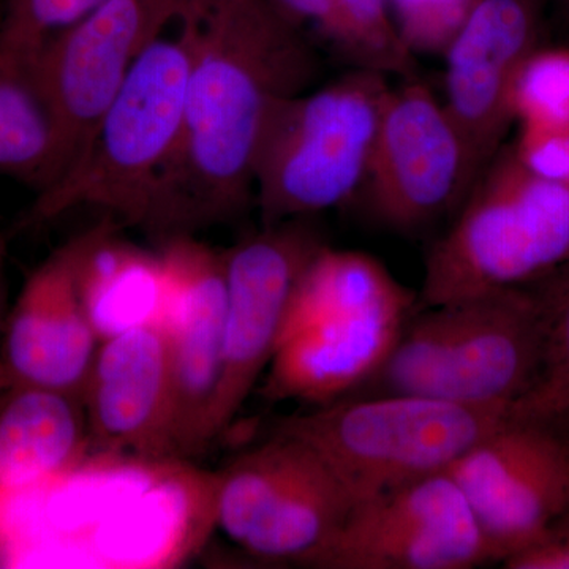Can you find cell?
<instances>
[{
    "label": "cell",
    "mask_w": 569,
    "mask_h": 569,
    "mask_svg": "<svg viewBox=\"0 0 569 569\" xmlns=\"http://www.w3.org/2000/svg\"><path fill=\"white\" fill-rule=\"evenodd\" d=\"M6 263H7V242L0 244V331L6 323V302H7V283H6Z\"/></svg>",
    "instance_id": "83f0119b"
},
{
    "label": "cell",
    "mask_w": 569,
    "mask_h": 569,
    "mask_svg": "<svg viewBox=\"0 0 569 569\" xmlns=\"http://www.w3.org/2000/svg\"><path fill=\"white\" fill-rule=\"evenodd\" d=\"M3 395H6V391H2V389H0V402H2Z\"/></svg>",
    "instance_id": "f546056e"
},
{
    "label": "cell",
    "mask_w": 569,
    "mask_h": 569,
    "mask_svg": "<svg viewBox=\"0 0 569 569\" xmlns=\"http://www.w3.org/2000/svg\"><path fill=\"white\" fill-rule=\"evenodd\" d=\"M511 151L530 173L569 186V129L519 132Z\"/></svg>",
    "instance_id": "484cf974"
},
{
    "label": "cell",
    "mask_w": 569,
    "mask_h": 569,
    "mask_svg": "<svg viewBox=\"0 0 569 569\" xmlns=\"http://www.w3.org/2000/svg\"><path fill=\"white\" fill-rule=\"evenodd\" d=\"M108 0H9L0 21V56L26 61L56 33Z\"/></svg>",
    "instance_id": "cb8c5ba5"
},
{
    "label": "cell",
    "mask_w": 569,
    "mask_h": 569,
    "mask_svg": "<svg viewBox=\"0 0 569 569\" xmlns=\"http://www.w3.org/2000/svg\"><path fill=\"white\" fill-rule=\"evenodd\" d=\"M556 422H559L561 430H563L565 437H567L568 448H569V417L559 419V421H556ZM568 511H569V509H568Z\"/></svg>",
    "instance_id": "f1b7e54d"
},
{
    "label": "cell",
    "mask_w": 569,
    "mask_h": 569,
    "mask_svg": "<svg viewBox=\"0 0 569 569\" xmlns=\"http://www.w3.org/2000/svg\"><path fill=\"white\" fill-rule=\"evenodd\" d=\"M190 11L178 32H164L146 48L84 151L37 193L22 227L52 222L86 206L148 230L160 178L181 137L193 50Z\"/></svg>",
    "instance_id": "277c9868"
},
{
    "label": "cell",
    "mask_w": 569,
    "mask_h": 569,
    "mask_svg": "<svg viewBox=\"0 0 569 569\" xmlns=\"http://www.w3.org/2000/svg\"><path fill=\"white\" fill-rule=\"evenodd\" d=\"M511 112L519 132L569 129V48L527 56L512 82Z\"/></svg>",
    "instance_id": "603a6c76"
},
{
    "label": "cell",
    "mask_w": 569,
    "mask_h": 569,
    "mask_svg": "<svg viewBox=\"0 0 569 569\" xmlns=\"http://www.w3.org/2000/svg\"><path fill=\"white\" fill-rule=\"evenodd\" d=\"M508 569H569V511L526 548L503 561Z\"/></svg>",
    "instance_id": "4316f807"
},
{
    "label": "cell",
    "mask_w": 569,
    "mask_h": 569,
    "mask_svg": "<svg viewBox=\"0 0 569 569\" xmlns=\"http://www.w3.org/2000/svg\"><path fill=\"white\" fill-rule=\"evenodd\" d=\"M569 264V186L501 148L427 252L418 307L529 287Z\"/></svg>",
    "instance_id": "5b68a950"
},
{
    "label": "cell",
    "mask_w": 569,
    "mask_h": 569,
    "mask_svg": "<svg viewBox=\"0 0 569 569\" xmlns=\"http://www.w3.org/2000/svg\"><path fill=\"white\" fill-rule=\"evenodd\" d=\"M89 455L80 397L10 389L0 402V533L18 498L70 473Z\"/></svg>",
    "instance_id": "ac0fdd59"
},
{
    "label": "cell",
    "mask_w": 569,
    "mask_h": 569,
    "mask_svg": "<svg viewBox=\"0 0 569 569\" xmlns=\"http://www.w3.org/2000/svg\"><path fill=\"white\" fill-rule=\"evenodd\" d=\"M355 500L305 441L274 432L213 482L220 530L263 563L306 567L342 526Z\"/></svg>",
    "instance_id": "ba28073f"
},
{
    "label": "cell",
    "mask_w": 569,
    "mask_h": 569,
    "mask_svg": "<svg viewBox=\"0 0 569 569\" xmlns=\"http://www.w3.org/2000/svg\"><path fill=\"white\" fill-rule=\"evenodd\" d=\"M181 137L163 170L148 231L160 242L227 222L253 203V170L269 118L309 91L320 63L271 0H201Z\"/></svg>",
    "instance_id": "6da1fadb"
},
{
    "label": "cell",
    "mask_w": 569,
    "mask_h": 569,
    "mask_svg": "<svg viewBox=\"0 0 569 569\" xmlns=\"http://www.w3.org/2000/svg\"><path fill=\"white\" fill-rule=\"evenodd\" d=\"M163 296L157 323L170 356L178 458L206 448V425L222 370L227 276L224 252L193 234L162 242Z\"/></svg>",
    "instance_id": "5bb4252c"
},
{
    "label": "cell",
    "mask_w": 569,
    "mask_h": 569,
    "mask_svg": "<svg viewBox=\"0 0 569 569\" xmlns=\"http://www.w3.org/2000/svg\"><path fill=\"white\" fill-rule=\"evenodd\" d=\"M535 36L530 0H478L445 48L443 104L462 140L470 192L515 122L512 82L535 50Z\"/></svg>",
    "instance_id": "9a60e30c"
},
{
    "label": "cell",
    "mask_w": 569,
    "mask_h": 569,
    "mask_svg": "<svg viewBox=\"0 0 569 569\" xmlns=\"http://www.w3.org/2000/svg\"><path fill=\"white\" fill-rule=\"evenodd\" d=\"M511 408L415 396L342 397L277 421L274 432L309 445L356 501L443 473Z\"/></svg>",
    "instance_id": "52a82bcc"
},
{
    "label": "cell",
    "mask_w": 569,
    "mask_h": 569,
    "mask_svg": "<svg viewBox=\"0 0 569 569\" xmlns=\"http://www.w3.org/2000/svg\"><path fill=\"white\" fill-rule=\"evenodd\" d=\"M78 284L100 342L159 317L163 268L159 252L119 238L112 220L81 233Z\"/></svg>",
    "instance_id": "d6986e66"
},
{
    "label": "cell",
    "mask_w": 569,
    "mask_h": 569,
    "mask_svg": "<svg viewBox=\"0 0 569 569\" xmlns=\"http://www.w3.org/2000/svg\"><path fill=\"white\" fill-rule=\"evenodd\" d=\"M3 242H6V238H3V234L0 233V244H3Z\"/></svg>",
    "instance_id": "4dcf8cb0"
},
{
    "label": "cell",
    "mask_w": 569,
    "mask_h": 569,
    "mask_svg": "<svg viewBox=\"0 0 569 569\" xmlns=\"http://www.w3.org/2000/svg\"><path fill=\"white\" fill-rule=\"evenodd\" d=\"M497 563L569 509V448L559 422L509 417L449 468Z\"/></svg>",
    "instance_id": "4fadbf2b"
},
{
    "label": "cell",
    "mask_w": 569,
    "mask_h": 569,
    "mask_svg": "<svg viewBox=\"0 0 569 569\" xmlns=\"http://www.w3.org/2000/svg\"><path fill=\"white\" fill-rule=\"evenodd\" d=\"M198 2L108 0L22 61L54 119L58 157L50 186L84 151L146 48Z\"/></svg>",
    "instance_id": "9c48e42d"
},
{
    "label": "cell",
    "mask_w": 569,
    "mask_h": 569,
    "mask_svg": "<svg viewBox=\"0 0 569 569\" xmlns=\"http://www.w3.org/2000/svg\"><path fill=\"white\" fill-rule=\"evenodd\" d=\"M497 563L466 496L448 471L356 501L306 567L471 569Z\"/></svg>",
    "instance_id": "8fae6325"
},
{
    "label": "cell",
    "mask_w": 569,
    "mask_h": 569,
    "mask_svg": "<svg viewBox=\"0 0 569 569\" xmlns=\"http://www.w3.org/2000/svg\"><path fill=\"white\" fill-rule=\"evenodd\" d=\"M417 309L418 295L376 258L325 246L296 287L261 395L312 407L350 396L385 361Z\"/></svg>",
    "instance_id": "7a4b0ae2"
},
{
    "label": "cell",
    "mask_w": 569,
    "mask_h": 569,
    "mask_svg": "<svg viewBox=\"0 0 569 569\" xmlns=\"http://www.w3.org/2000/svg\"><path fill=\"white\" fill-rule=\"evenodd\" d=\"M82 407L89 452L151 462L178 458L170 356L157 321L100 342Z\"/></svg>",
    "instance_id": "e0dca14e"
},
{
    "label": "cell",
    "mask_w": 569,
    "mask_h": 569,
    "mask_svg": "<svg viewBox=\"0 0 569 569\" xmlns=\"http://www.w3.org/2000/svg\"><path fill=\"white\" fill-rule=\"evenodd\" d=\"M307 219L263 227L224 250L227 316L222 370L206 447L234 421L274 356L299 280L325 247Z\"/></svg>",
    "instance_id": "30bf717a"
},
{
    "label": "cell",
    "mask_w": 569,
    "mask_h": 569,
    "mask_svg": "<svg viewBox=\"0 0 569 569\" xmlns=\"http://www.w3.org/2000/svg\"><path fill=\"white\" fill-rule=\"evenodd\" d=\"M541 325L529 287L418 307L385 361L347 397L415 396L512 408L537 377Z\"/></svg>",
    "instance_id": "3957f363"
},
{
    "label": "cell",
    "mask_w": 569,
    "mask_h": 569,
    "mask_svg": "<svg viewBox=\"0 0 569 569\" xmlns=\"http://www.w3.org/2000/svg\"><path fill=\"white\" fill-rule=\"evenodd\" d=\"M541 325L537 377L511 408L515 418L559 421L569 417V264L529 284Z\"/></svg>",
    "instance_id": "44dd1931"
},
{
    "label": "cell",
    "mask_w": 569,
    "mask_h": 569,
    "mask_svg": "<svg viewBox=\"0 0 569 569\" xmlns=\"http://www.w3.org/2000/svg\"><path fill=\"white\" fill-rule=\"evenodd\" d=\"M361 192L373 219L400 233L455 217L470 193L458 129L418 77L388 93Z\"/></svg>",
    "instance_id": "7c38bea8"
},
{
    "label": "cell",
    "mask_w": 569,
    "mask_h": 569,
    "mask_svg": "<svg viewBox=\"0 0 569 569\" xmlns=\"http://www.w3.org/2000/svg\"><path fill=\"white\" fill-rule=\"evenodd\" d=\"M339 37L336 50L355 69L378 71L385 77H418L415 52L391 17L389 0H336Z\"/></svg>",
    "instance_id": "7402d4cb"
},
{
    "label": "cell",
    "mask_w": 569,
    "mask_h": 569,
    "mask_svg": "<svg viewBox=\"0 0 569 569\" xmlns=\"http://www.w3.org/2000/svg\"><path fill=\"white\" fill-rule=\"evenodd\" d=\"M54 119L24 63L0 56V178L28 183L37 193L54 178Z\"/></svg>",
    "instance_id": "ffe728a7"
},
{
    "label": "cell",
    "mask_w": 569,
    "mask_h": 569,
    "mask_svg": "<svg viewBox=\"0 0 569 569\" xmlns=\"http://www.w3.org/2000/svg\"><path fill=\"white\" fill-rule=\"evenodd\" d=\"M387 80L355 69L276 108L253 170V204L263 227L310 219L361 192L391 91Z\"/></svg>",
    "instance_id": "8992f818"
},
{
    "label": "cell",
    "mask_w": 569,
    "mask_h": 569,
    "mask_svg": "<svg viewBox=\"0 0 569 569\" xmlns=\"http://www.w3.org/2000/svg\"><path fill=\"white\" fill-rule=\"evenodd\" d=\"M81 234L29 276L2 328L0 389H43L80 397L100 339L78 284Z\"/></svg>",
    "instance_id": "2e32d148"
},
{
    "label": "cell",
    "mask_w": 569,
    "mask_h": 569,
    "mask_svg": "<svg viewBox=\"0 0 569 569\" xmlns=\"http://www.w3.org/2000/svg\"><path fill=\"white\" fill-rule=\"evenodd\" d=\"M478 0H389L396 24L415 52H443Z\"/></svg>",
    "instance_id": "d4e9b609"
}]
</instances>
